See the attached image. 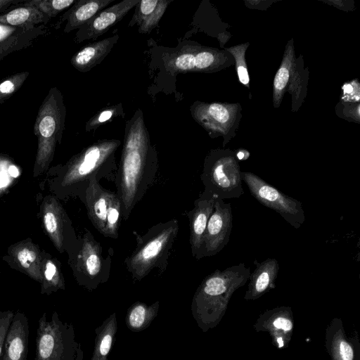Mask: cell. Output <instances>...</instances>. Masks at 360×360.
Masks as SVG:
<instances>
[{"instance_id":"1","label":"cell","mask_w":360,"mask_h":360,"mask_svg":"<svg viewBox=\"0 0 360 360\" xmlns=\"http://www.w3.org/2000/svg\"><path fill=\"white\" fill-rule=\"evenodd\" d=\"M158 169V153L151 143L143 112L139 108L126 122L121 158L114 181L124 221L154 184Z\"/></svg>"},{"instance_id":"2","label":"cell","mask_w":360,"mask_h":360,"mask_svg":"<svg viewBox=\"0 0 360 360\" xmlns=\"http://www.w3.org/2000/svg\"><path fill=\"white\" fill-rule=\"evenodd\" d=\"M250 274V267L241 262L222 271L217 269L204 278L191 304L193 316L203 332L221 322L232 295L245 285Z\"/></svg>"},{"instance_id":"3","label":"cell","mask_w":360,"mask_h":360,"mask_svg":"<svg viewBox=\"0 0 360 360\" xmlns=\"http://www.w3.org/2000/svg\"><path fill=\"white\" fill-rule=\"evenodd\" d=\"M120 145L118 139L98 140L72 157L61 169V188L84 202L91 179L114 182L117 169L115 154Z\"/></svg>"},{"instance_id":"4","label":"cell","mask_w":360,"mask_h":360,"mask_svg":"<svg viewBox=\"0 0 360 360\" xmlns=\"http://www.w3.org/2000/svg\"><path fill=\"white\" fill-rule=\"evenodd\" d=\"M179 230V221L172 219L152 226L143 234L133 231L136 246L124 264L134 280L141 281L154 269L160 274L167 270Z\"/></svg>"},{"instance_id":"5","label":"cell","mask_w":360,"mask_h":360,"mask_svg":"<svg viewBox=\"0 0 360 360\" xmlns=\"http://www.w3.org/2000/svg\"><path fill=\"white\" fill-rule=\"evenodd\" d=\"M65 116L63 94L57 87H52L39 108L34 126L38 142L34 176L46 171L51 162L56 147L61 143Z\"/></svg>"},{"instance_id":"6","label":"cell","mask_w":360,"mask_h":360,"mask_svg":"<svg viewBox=\"0 0 360 360\" xmlns=\"http://www.w3.org/2000/svg\"><path fill=\"white\" fill-rule=\"evenodd\" d=\"M112 256V248H109L105 254L101 244L89 229H85L70 255L71 265L78 283L94 290L99 285L106 283L110 275Z\"/></svg>"},{"instance_id":"7","label":"cell","mask_w":360,"mask_h":360,"mask_svg":"<svg viewBox=\"0 0 360 360\" xmlns=\"http://www.w3.org/2000/svg\"><path fill=\"white\" fill-rule=\"evenodd\" d=\"M78 351L72 326L63 322L56 311L49 320L44 312L38 320L34 360H77Z\"/></svg>"},{"instance_id":"8","label":"cell","mask_w":360,"mask_h":360,"mask_svg":"<svg viewBox=\"0 0 360 360\" xmlns=\"http://www.w3.org/2000/svg\"><path fill=\"white\" fill-rule=\"evenodd\" d=\"M200 178L204 186L202 195L224 200L244 194L241 171L231 155L213 153L207 156Z\"/></svg>"},{"instance_id":"9","label":"cell","mask_w":360,"mask_h":360,"mask_svg":"<svg viewBox=\"0 0 360 360\" xmlns=\"http://www.w3.org/2000/svg\"><path fill=\"white\" fill-rule=\"evenodd\" d=\"M83 203L94 228L105 238L117 239L122 210L117 193L103 188L96 179H93L86 191Z\"/></svg>"},{"instance_id":"10","label":"cell","mask_w":360,"mask_h":360,"mask_svg":"<svg viewBox=\"0 0 360 360\" xmlns=\"http://www.w3.org/2000/svg\"><path fill=\"white\" fill-rule=\"evenodd\" d=\"M241 178L252 196L262 205L279 214L296 229L304 224L305 214L300 201L284 194L252 172H241Z\"/></svg>"},{"instance_id":"11","label":"cell","mask_w":360,"mask_h":360,"mask_svg":"<svg viewBox=\"0 0 360 360\" xmlns=\"http://www.w3.org/2000/svg\"><path fill=\"white\" fill-rule=\"evenodd\" d=\"M42 217L45 231L56 248L60 252L69 250L71 255L76 248L78 238L65 210L56 198L50 196L44 200Z\"/></svg>"},{"instance_id":"12","label":"cell","mask_w":360,"mask_h":360,"mask_svg":"<svg viewBox=\"0 0 360 360\" xmlns=\"http://www.w3.org/2000/svg\"><path fill=\"white\" fill-rule=\"evenodd\" d=\"M233 226L231 203L216 199L205 231L200 259L212 257L221 251L228 244Z\"/></svg>"},{"instance_id":"13","label":"cell","mask_w":360,"mask_h":360,"mask_svg":"<svg viewBox=\"0 0 360 360\" xmlns=\"http://www.w3.org/2000/svg\"><path fill=\"white\" fill-rule=\"evenodd\" d=\"M294 326L292 308L281 306L262 313L254 323L253 328L256 332L268 333L272 345L278 349H283L289 346Z\"/></svg>"},{"instance_id":"14","label":"cell","mask_w":360,"mask_h":360,"mask_svg":"<svg viewBox=\"0 0 360 360\" xmlns=\"http://www.w3.org/2000/svg\"><path fill=\"white\" fill-rule=\"evenodd\" d=\"M139 1V0H123L101 11L77 30L75 41L81 43L88 39H97L122 20Z\"/></svg>"},{"instance_id":"15","label":"cell","mask_w":360,"mask_h":360,"mask_svg":"<svg viewBox=\"0 0 360 360\" xmlns=\"http://www.w3.org/2000/svg\"><path fill=\"white\" fill-rule=\"evenodd\" d=\"M325 347L331 360H360L359 339L357 335L347 336L340 318H333L328 324Z\"/></svg>"},{"instance_id":"16","label":"cell","mask_w":360,"mask_h":360,"mask_svg":"<svg viewBox=\"0 0 360 360\" xmlns=\"http://www.w3.org/2000/svg\"><path fill=\"white\" fill-rule=\"evenodd\" d=\"M216 198L200 194L194 201V207L188 212L189 243L192 256L200 259L203 237L208 220L213 212Z\"/></svg>"},{"instance_id":"17","label":"cell","mask_w":360,"mask_h":360,"mask_svg":"<svg viewBox=\"0 0 360 360\" xmlns=\"http://www.w3.org/2000/svg\"><path fill=\"white\" fill-rule=\"evenodd\" d=\"M29 335L27 316L16 311L6 336L1 360H27Z\"/></svg>"},{"instance_id":"18","label":"cell","mask_w":360,"mask_h":360,"mask_svg":"<svg viewBox=\"0 0 360 360\" xmlns=\"http://www.w3.org/2000/svg\"><path fill=\"white\" fill-rule=\"evenodd\" d=\"M256 267L250 273L248 289L245 293V300H255L276 288L279 264L277 259L267 258L262 262H254Z\"/></svg>"},{"instance_id":"19","label":"cell","mask_w":360,"mask_h":360,"mask_svg":"<svg viewBox=\"0 0 360 360\" xmlns=\"http://www.w3.org/2000/svg\"><path fill=\"white\" fill-rule=\"evenodd\" d=\"M214 60V55L209 51H194L184 46L174 51L165 60V66L172 73H186L195 70L209 68Z\"/></svg>"},{"instance_id":"20","label":"cell","mask_w":360,"mask_h":360,"mask_svg":"<svg viewBox=\"0 0 360 360\" xmlns=\"http://www.w3.org/2000/svg\"><path fill=\"white\" fill-rule=\"evenodd\" d=\"M119 39V34L90 43L78 51L71 58V65L81 72H86L100 64L110 53Z\"/></svg>"},{"instance_id":"21","label":"cell","mask_w":360,"mask_h":360,"mask_svg":"<svg viewBox=\"0 0 360 360\" xmlns=\"http://www.w3.org/2000/svg\"><path fill=\"white\" fill-rule=\"evenodd\" d=\"M9 252L22 272L41 284L43 259L35 244L30 240L22 241L15 244Z\"/></svg>"},{"instance_id":"22","label":"cell","mask_w":360,"mask_h":360,"mask_svg":"<svg viewBox=\"0 0 360 360\" xmlns=\"http://www.w3.org/2000/svg\"><path fill=\"white\" fill-rule=\"evenodd\" d=\"M171 2L167 0L139 1L128 26L137 25L140 34H150L158 26Z\"/></svg>"},{"instance_id":"23","label":"cell","mask_w":360,"mask_h":360,"mask_svg":"<svg viewBox=\"0 0 360 360\" xmlns=\"http://www.w3.org/2000/svg\"><path fill=\"white\" fill-rule=\"evenodd\" d=\"M115 0H77L71 8L63 15L67 20L63 32L68 33L79 30L94 15Z\"/></svg>"},{"instance_id":"24","label":"cell","mask_w":360,"mask_h":360,"mask_svg":"<svg viewBox=\"0 0 360 360\" xmlns=\"http://www.w3.org/2000/svg\"><path fill=\"white\" fill-rule=\"evenodd\" d=\"M49 20L34 6L23 5L22 3L0 15V23L25 30H33L37 25L46 23Z\"/></svg>"},{"instance_id":"25","label":"cell","mask_w":360,"mask_h":360,"mask_svg":"<svg viewBox=\"0 0 360 360\" xmlns=\"http://www.w3.org/2000/svg\"><path fill=\"white\" fill-rule=\"evenodd\" d=\"M117 330L115 314L97 328L94 350L91 360H107Z\"/></svg>"},{"instance_id":"26","label":"cell","mask_w":360,"mask_h":360,"mask_svg":"<svg viewBox=\"0 0 360 360\" xmlns=\"http://www.w3.org/2000/svg\"><path fill=\"white\" fill-rule=\"evenodd\" d=\"M159 307V302L148 306L145 303L136 302L129 309L127 323L133 330H141L147 327L155 317Z\"/></svg>"},{"instance_id":"27","label":"cell","mask_w":360,"mask_h":360,"mask_svg":"<svg viewBox=\"0 0 360 360\" xmlns=\"http://www.w3.org/2000/svg\"><path fill=\"white\" fill-rule=\"evenodd\" d=\"M41 292L49 295L65 289V281L59 262L51 258L43 260Z\"/></svg>"},{"instance_id":"28","label":"cell","mask_w":360,"mask_h":360,"mask_svg":"<svg viewBox=\"0 0 360 360\" xmlns=\"http://www.w3.org/2000/svg\"><path fill=\"white\" fill-rule=\"evenodd\" d=\"M77 0H25L23 5L32 6L39 10L49 19L72 6Z\"/></svg>"},{"instance_id":"29","label":"cell","mask_w":360,"mask_h":360,"mask_svg":"<svg viewBox=\"0 0 360 360\" xmlns=\"http://www.w3.org/2000/svg\"><path fill=\"white\" fill-rule=\"evenodd\" d=\"M29 75V72L15 73L0 82V104L11 97L22 86Z\"/></svg>"},{"instance_id":"30","label":"cell","mask_w":360,"mask_h":360,"mask_svg":"<svg viewBox=\"0 0 360 360\" xmlns=\"http://www.w3.org/2000/svg\"><path fill=\"white\" fill-rule=\"evenodd\" d=\"M35 29V28H34ZM33 30H22L11 37L6 41L0 43V56L6 55L18 47L22 46L23 42L28 43L34 37L39 34V31L34 32Z\"/></svg>"},{"instance_id":"31","label":"cell","mask_w":360,"mask_h":360,"mask_svg":"<svg viewBox=\"0 0 360 360\" xmlns=\"http://www.w3.org/2000/svg\"><path fill=\"white\" fill-rule=\"evenodd\" d=\"M121 109L120 106H112L100 111L86 122V130L91 131L97 129L103 123L115 117L117 113H121Z\"/></svg>"},{"instance_id":"32","label":"cell","mask_w":360,"mask_h":360,"mask_svg":"<svg viewBox=\"0 0 360 360\" xmlns=\"http://www.w3.org/2000/svg\"><path fill=\"white\" fill-rule=\"evenodd\" d=\"M14 316L11 310L0 311V360L6 336Z\"/></svg>"},{"instance_id":"33","label":"cell","mask_w":360,"mask_h":360,"mask_svg":"<svg viewBox=\"0 0 360 360\" xmlns=\"http://www.w3.org/2000/svg\"><path fill=\"white\" fill-rule=\"evenodd\" d=\"M207 112L214 120L220 123L226 122L229 117L226 108L218 103L211 104L208 107Z\"/></svg>"},{"instance_id":"34","label":"cell","mask_w":360,"mask_h":360,"mask_svg":"<svg viewBox=\"0 0 360 360\" xmlns=\"http://www.w3.org/2000/svg\"><path fill=\"white\" fill-rule=\"evenodd\" d=\"M289 78V71L281 68L277 72L274 79V86L277 90H282L286 85Z\"/></svg>"},{"instance_id":"35","label":"cell","mask_w":360,"mask_h":360,"mask_svg":"<svg viewBox=\"0 0 360 360\" xmlns=\"http://www.w3.org/2000/svg\"><path fill=\"white\" fill-rule=\"evenodd\" d=\"M22 30L25 29L0 23V43L6 41Z\"/></svg>"},{"instance_id":"36","label":"cell","mask_w":360,"mask_h":360,"mask_svg":"<svg viewBox=\"0 0 360 360\" xmlns=\"http://www.w3.org/2000/svg\"><path fill=\"white\" fill-rule=\"evenodd\" d=\"M24 0H0V15L6 13L24 2Z\"/></svg>"},{"instance_id":"37","label":"cell","mask_w":360,"mask_h":360,"mask_svg":"<svg viewBox=\"0 0 360 360\" xmlns=\"http://www.w3.org/2000/svg\"><path fill=\"white\" fill-rule=\"evenodd\" d=\"M238 77L241 83L247 84L249 82V76L247 70L243 66L238 68Z\"/></svg>"},{"instance_id":"38","label":"cell","mask_w":360,"mask_h":360,"mask_svg":"<svg viewBox=\"0 0 360 360\" xmlns=\"http://www.w3.org/2000/svg\"><path fill=\"white\" fill-rule=\"evenodd\" d=\"M8 172L13 177H17L18 176V170L13 165L10 166L8 168Z\"/></svg>"},{"instance_id":"39","label":"cell","mask_w":360,"mask_h":360,"mask_svg":"<svg viewBox=\"0 0 360 360\" xmlns=\"http://www.w3.org/2000/svg\"><path fill=\"white\" fill-rule=\"evenodd\" d=\"M246 154L248 155V153ZM246 154L245 153V152L240 150L237 153L236 157L238 160H243L248 157V155H246Z\"/></svg>"},{"instance_id":"40","label":"cell","mask_w":360,"mask_h":360,"mask_svg":"<svg viewBox=\"0 0 360 360\" xmlns=\"http://www.w3.org/2000/svg\"><path fill=\"white\" fill-rule=\"evenodd\" d=\"M343 89H344V92L345 93H351L353 90V88L352 86L350 85V84H345L344 86H343Z\"/></svg>"}]
</instances>
